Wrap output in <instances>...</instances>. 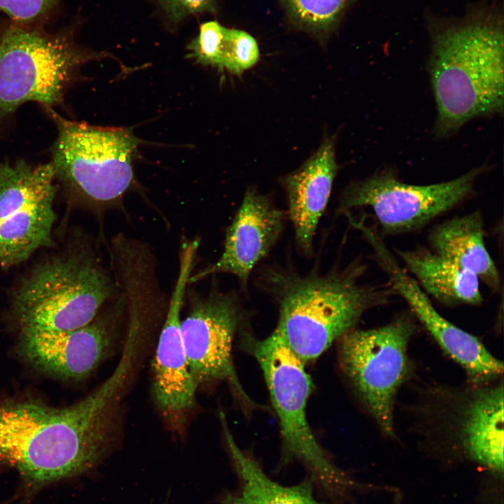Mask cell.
<instances>
[{
    "label": "cell",
    "mask_w": 504,
    "mask_h": 504,
    "mask_svg": "<svg viewBox=\"0 0 504 504\" xmlns=\"http://www.w3.org/2000/svg\"><path fill=\"white\" fill-rule=\"evenodd\" d=\"M135 353L124 349L110 376L79 402L62 408L35 401L0 404V463L39 488L93 468L111 445L115 413Z\"/></svg>",
    "instance_id": "cell-1"
},
{
    "label": "cell",
    "mask_w": 504,
    "mask_h": 504,
    "mask_svg": "<svg viewBox=\"0 0 504 504\" xmlns=\"http://www.w3.org/2000/svg\"><path fill=\"white\" fill-rule=\"evenodd\" d=\"M429 29L436 136L448 137L474 118L502 115L504 31L498 6H477L462 18L430 21Z\"/></svg>",
    "instance_id": "cell-2"
},
{
    "label": "cell",
    "mask_w": 504,
    "mask_h": 504,
    "mask_svg": "<svg viewBox=\"0 0 504 504\" xmlns=\"http://www.w3.org/2000/svg\"><path fill=\"white\" fill-rule=\"evenodd\" d=\"M365 270L356 262L326 274L313 270L301 275L274 266L262 272L261 286L279 306L274 331L304 363L354 329L365 312L388 302L395 294L389 284L363 283Z\"/></svg>",
    "instance_id": "cell-3"
},
{
    "label": "cell",
    "mask_w": 504,
    "mask_h": 504,
    "mask_svg": "<svg viewBox=\"0 0 504 504\" xmlns=\"http://www.w3.org/2000/svg\"><path fill=\"white\" fill-rule=\"evenodd\" d=\"M99 56L66 34L0 22V139L25 103L61 105L79 68Z\"/></svg>",
    "instance_id": "cell-4"
},
{
    "label": "cell",
    "mask_w": 504,
    "mask_h": 504,
    "mask_svg": "<svg viewBox=\"0 0 504 504\" xmlns=\"http://www.w3.org/2000/svg\"><path fill=\"white\" fill-rule=\"evenodd\" d=\"M113 292L95 258L73 252L33 269L15 290L12 309L21 329L73 330L90 323Z\"/></svg>",
    "instance_id": "cell-5"
},
{
    "label": "cell",
    "mask_w": 504,
    "mask_h": 504,
    "mask_svg": "<svg viewBox=\"0 0 504 504\" xmlns=\"http://www.w3.org/2000/svg\"><path fill=\"white\" fill-rule=\"evenodd\" d=\"M43 108L57 131L50 162L56 178L87 202L120 200L133 181L135 136L127 130L76 122L53 108Z\"/></svg>",
    "instance_id": "cell-6"
},
{
    "label": "cell",
    "mask_w": 504,
    "mask_h": 504,
    "mask_svg": "<svg viewBox=\"0 0 504 504\" xmlns=\"http://www.w3.org/2000/svg\"><path fill=\"white\" fill-rule=\"evenodd\" d=\"M253 354L258 360L279 418L284 448L301 461L312 478L328 494L341 497L355 482L328 458L316 440L307 418V403L313 382L305 364L274 332L257 341Z\"/></svg>",
    "instance_id": "cell-7"
},
{
    "label": "cell",
    "mask_w": 504,
    "mask_h": 504,
    "mask_svg": "<svg viewBox=\"0 0 504 504\" xmlns=\"http://www.w3.org/2000/svg\"><path fill=\"white\" fill-rule=\"evenodd\" d=\"M413 321L400 316L372 329H353L340 340L342 371L360 402L381 430L394 433V405L398 391L409 377V342Z\"/></svg>",
    "instance_id": "cell-8"
},
{
    "label": "cell",
    "mask_w": 504,
    "mask_h": 504,
    "mask_svg": "<svg viewBox=\"0 0 504 504\" xmlns=\"http://www.w3.org/2000/svg\"><path fill=\"white\" fill-rule=\"evenodd\" d=\"M485 169L484 166L474 168L452 180L423 186L406 183L392 170H382L349 185L339 209L369 207L385 234L414 232L470 196Z\"/></svg>",
    "instance_id": "cell-9"
},
{
    "label": "cell",
    "mask_w": 504,
    "mask_h": 504,
    "mask_svg": "<svg viewBox=\"0 0 504 504\" xmlns=\"http://www.w3.org/2000/svg\"><path fill=\"white\" fill-rule=\"evenodd\" d=\"M55 179L51 162L0 161V265H18L52 246Z\"/></svg>",
    "instance_id": "cell-10"
},
{
    "label": "cell",
    "mask_w": 504,
    "mask_h": 504,
    "mask_svg": "<svg viewBox=\"0 0 504 504\" xmlns=\"http://www.w3.org/2000/svg\"><path fill=\"white\" fill-rule=\"evenodd\" d=\"M191 299L189 313L181 322V333L195 384L227 381L248 399L232 360L233 341L242 319L238 296L212 290L206 296Z\"/></svg>",
    "instance_id": "cell-11"
},
{
    "label": "cell",
    "mask_w": 504,
    "mask_h": 504,
    "mask_svg": "<svg viewBox=\"0 0 504 504\" xmlns=\"http://www.w3.org/2000/svg\"><path fill=\"white\" fill-rule=\"evenodd\" d=\"M372 248L393 292L404 299L439 346L461 365L473 386L491 384L502 375L503 363L476 337L457 327L437 311L427 294L398 264L383 241H375Z\"/></svg>",
    "instance_id": "cell-12"
},
{
    "label": "cell",
    "mask_w": 504,
    "mask_h": 504,
    "mask_svg": "<svg viewBox=\"0 0 504 504\" xmlns=\"http://www.w3.org/2000/svg\"><path fill=\"white\" fill-rule=\"evenodd\" d=\"M197 246L184 243L179 257V271L169 301L153 360V394L167 421L179 425L195 405V384L190 371L181 333L180 314L189 284Z\"/></svg>",
    "instance_id": "cell-13"
},
{
    "label": "cell",
    "mask_w": 504,
    "mask_h": 504,
    "mask_svg": "<svg viewBox=\"0 0 504 504\" xmlns=\"http://www.w3.org/2000/svg\"><path fill=\"white\" fill-rule=\"evenodd\" d=\"M285 214L270 197L251 188L246 190L225 234L220 258L190 277L189 284L209 275L228 273L246 288L252 270L279 240L284 230Z\"/></svg>",
    "instance_id": "cell-14"
},
{
    "label": "cell",
    "mask_w": 504,
    "mask_h": 504,
    "mask_svg": "<svg viewBox=\"0 0 504 504\" xmlns=\"http://www.w3.org/2000/svg\"><path fill=\"white\" fill-rule=\"evenodd\" d=\"M112 318L68 331L21 329L19 351L38 369L66 380H80L98 366L113 340Z\"/></svg>",
    "instance_id": "cell-15"
},
{
    "label": "cell",
    "mask_w": 504,
    "mask_h": 504,
    "mask_svg": "<svg viewBox=\"0 0 504 504\" xmlns=\"http://www.w3.org/2000/svg\"><path fill=\"white\" fill-rule=\"evenodd\" d=\"M335 145L334 137L326 138L299 168L281 179L297 247L305 256L313 252L314 237L337 172Z\"/></svg>",
    "instance_id": "cell-16"
},
{
    "label": "cell",
    "mask_w": 504,
    "mask_h": 504,
    "mask_svg": "<svg viewBox=\"0 0 504 504\" xmlns=\"http://www.w3.org/2000/svg\"><path fill=\"white\" fill-rule=\"evenodd\" d=\"M473 386L458 415L457 430L469 456L495 472L503 470V383Z\"/></svg>",
    "instance_id": "cell-17"
},
{
    "label": "cell",
    "mask_w": 504,
    "mask_h": 504,
    "mask_svg": "<svg viewBox=\"0 0 504 504\" xmlns=\"http://www.w3.org/2000/svg\"><path fill=\"white\" fill-rule=\"evenodd\" d=\"M480 211L455 216L430 232L431 250L475 274L493 291H499L500 277L484 242Z\"/></svg>",
    "instance_id": "cell-18"
},
{
    "label": "cell",
    "mask_w": 504,
    "mask_h": 504,
    "mask_svg": "<svg viewBox=\"0 0 504 504\" xmlns=\"http://www.w3.org/2000/svg\"><path fill=\"white\" fill-rule=\"evenodd\" d=\"M396 251L405 270L427 295L447 305L483 302L478 277L449 259L422 246Z\"/></svg>",
    "instance_id": "cell-19"
},
{
    "label": "cell",
    "mask_w": 504,
    "mask_h": 504,
    "mask_svg": "<svg viewBox=\"0 0 504 504\" xmlns=\"http://www.w3.org/2000/svg\"><path fill=\"white\" fill-rule=\"evenodd\" d=\"M219 416L239 484L235 492L225 493L221 498L222 504H324L315 498L309 481L284 486L271 479L252 457L240 449L225 414L220 412Z\"/></svg>",
    "instance_id": "cell-20"
},
{
    "label": "cell",
    "mask_w": 504,
    "mask_h": 504,
    "mask_svg": "<svg viewBox=\"0 0 504 504\" xmlns=\"http://www.w3.org/2000/svg\"><path fill=\"white\" fill-rule=\"evenodd\" d=\"M259 55L258 43L248 33L217 21L211 26L206 43L208 66L240 76L257 63Z\"/></svg>",
    "instance_id": "cell-21"
},
{
    "label": "cell",
    "mask_w": 504,
    "mask_h": 504,
    "mask_svg": "<svg viewBox=\"0 0 504 504\" xmlns=\"http://www.w3.org/2000/svg\"><path fill=\"white\" fill-rule=\"evenodd\" d=\"M298 29L321 41L328 38L353 0H279Z\"/></svg>",
    "instance_id": "cell-22"
},
{
    "label": "cell",
    "mask_w": 504,
    "mask_h": 504,
    "mask_svg": "<svg viewBox=\"0 0 504 504\" xmlns=\"http://www.w3.org/2000/svg\"><path fill=\"white\" fill-rule=\"evenodd\" d=\"M58 0H0V12L14 22L30 24L46 16Z\"/></svg>",
    "instance_id": "cell-23"
},
{
    "label": "cell",
    "mask_w": 504,
    "mask_h": 504,
    "mask_svg": "<svg viewBox=\"0 0 504 504\" xmlns=\"http://www.w3.org/2000/svg\"><path fill=\"white\" fill-rule=\"evenodd\" d=\"M164 16L177 25L189 17L204 13H214L218 0H156Z\"/></svg>",
    "instance_id": "cell-24"
}]
</instances>
